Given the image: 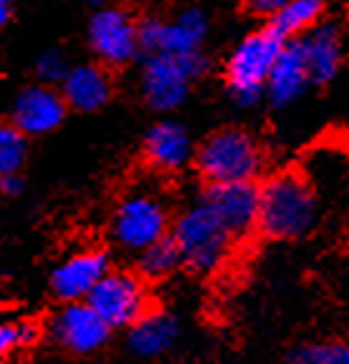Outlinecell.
<instances>
[{
    "mask_svg": "<svg viewBox=\"0 0 349 364\" xmlns=\"http://www.w3.org/2000/svg\"><path fill=\"white\" fill-rule=\"evenodd\" d=\"M170 230L167 205L152 190H132L119 205L112 218V233L117 243L127 250H142L144 245L165 238Z\"/></svg>",
    "mask_w": 349,
    "mask_h": 364,
    "instance_id": "cell-6",
    "label": "cell"
},
{
    "mask_svg": "<svg viewBox=\"0 0 349 364\" xmlns=\"http://www.w3.org/2000/svg\"><path fill=\"white\" fill-rule=\"evenodd\" d=\"M89 3H92V6H97V8H102L104 3H107V0H89Z\"/></svg>",
    "mask_w": 349,
    "mask_h": 364,
    "instance_id": "cell-28",
    "label": "cell"
},
{
    "mask_svg": "<svg viewBox=\"0 0 349 364\" xmlns=\"http://www.w3.org/2000/svg\"><path fill=\"white\" fill-rule=\"evenodd\" d=\"M198 170L213 182H253L264 167V149L243 129H220L203 142L195 154Z\"/></svg>",
    "mask_w": 349,
    "mask_h": 364,
    "instance_id": "cell-3",
    "label": "cell"
},
{
    "mask_svg": "<svg viewBox=\"0 0 349 364\" xmlns=\"http://www.w3.org/2000/svg\"><path fill=\"white\" fill-rule=\"evenodd\" d=\"M66 117V102L61 91L48 84H36L23 89L13 102V127L26 136H38L53 132Z\"/></svg>",
    "mask_w": 349,
    "mask_h": 364,
    "instance_id": "cell-12",
    "label": "cell"
},
{
    "mask_svg": "<svg viewBox=\"0 0 349 364\" xmlns=\"http://www.w3.org/2000/svg\"><path fill=\"white\" fill-rule=\"evenodd\" d=\"M144 159L157 172H178L193 159V139L178 122H160L144 136Z\"/></svg>",
    "mask_w": 349,
    "mask_h": 364,
    "instance_id": "cell-15",
    "label": "cell"
},
{
    "mask_svg": "<svg viewBox=\"0 0 349 364\" xmlns=\"http://www.w3.org/2000/svg\"><path fill=\"white\" fill-rule=\"evenodd\" d=\"M281 46L284 41L269 28L246 36L235 46L225 66V79H228L230 97L241 107H253L264 97L266 79H269V71L279 56Z\"/></svg>",
    "mask_w": 349,
    "mask_h": 364,
    "instance_id": "cell-4",
    "label": "cell"
},
{
    "mask_svg": "<svg viewBox=\"0 0 349 364\" xmlns=\"http://www.w3.org/2000/svg\"><path fill=\"white\" fill-rule=\"evenodd\" d=\"M28 142L13 124H0V175H13L23 167Z\"/></svg>",
    "mask_w": 349,
    "mask_h": 364,
    "instance_id": "cell-22",
    "label": "cell"
},
{
    "mask_svg": "<svg viewBox=\"0 0 349 364\" xmlns=\"http://www.w3.org/2000/svg\"><path fill=\"white\" fill-rule=\"evenodd\" d=\"M319 218L314 188L301 172H276L258 188V230L271 240L309 235Z\"/></svg>",
    "mask_w": 349,
    "mask_h": 364,
    "instance_id": "cell-1",
    "label": "cell"
},
{
    "mask_svg": "<svg viewBox=\"0 0 349 364\" xmlns=\"http://www.w3.org/2000/svg\"><path fill=\"white\" fill-rule=\"evenodd\" d=\"M289 0H248V6H251V11L261 13V16H271V13H276L281 6H286Z\"/></svg>",
    "mask_w": 349,
    "mask_h": 364,
    "instance_id": "cell-25",
    "label": "cell"
},
{
    "mask_svg": "<svg viewBox=\"0 0 349 364\" xmlns=\"http://www.w3.org/2000/svg\"><path fill=\"white\" fill-rule=\"evenodd\" d=\"M203 203L223 223L230 238H246L258 230L256 182H213L203 193Z\"/></svg>",
    "mask_w": 349,
    "mask_h": 364,
    "instance_id": "cell-10",
    "label": "cell"
},
{
    "mask_svg": "<svg viewBox=\"0 0 349 364\" xmlns=\"http://www.w3.org/2000/svg\"><path fill=\"white\" fill-rule=\"evenodd\" d=\"M23 190V180L13 172V175H0V193L3 195H18Z\"/></svg>",
    "mask_w": 349,
    "mask_h": 364,
    "instance_id": "cell-26",
    "label": "cell"
},
{
    "mask_svg": "<svg viewBox=\"0 0 349 364\" xmlns=\"http://www.w3.org/2000/svg\"><path fill=\"white\" fill-rule=\"evenodd\" d=\"M180 250L175 245V240L170 235L165 238L155 240V243L144 245L139 250V258H137V271L142 273V279L149 281H160L170 273H175L180 268Z\"/></svg>",
    "mask_w": 349,
    "mask_h": 364,
    "instance_id": "cell-20",
    "label": "cell"
},
{
    "mask_svg": "<svg viewBox=\"0 0 349 364\" xmlns=\"http://www.w3.org/2000/svg\"><path fill=\"white\" fill-rule=\"evenodd\" d=\"M89 43L102 63L124 66L139 51L137 21L124 8L102 6L89 23Z\"/></svg>",
    "mask_w": 349,
    "mask_h": 364,
    "instance_id": "cell-9",
    "label": "cell"
},
{
    "mask_svg": "<svg viewBox=\"0 0 349 364\" xmlns=\"http://www.w3.org/2000/svg\"><path fill=\"white\" fill-rule=\"evenodd\" d=\"M321 13H324V0H289L286 6L271 13L269 31L286 43L319 26Z\"/></svg>",
    "mask_w": 349,
    "mask_h": 364,
    "instance_id": "cell-19",
    "label": "cell"
},
{
    "mask_svg": "<svg viewBox=\"0 0 349 364\" xmlns=\"http://www.w3.org/2000/svg\"><path fill=\"white\" fill-rule=\"evenodd\" d=\"M139 48L147 53H167V56H193L200 53L208 36V16L200 8H185L175 21L147 18L137 23Z\"/></svg>",
    "mask_w": 349,
    "mask_h": 364,
    "instance_id": "cell-8",
    "label": "cell"
},
{
    "mask_svg": "<svg viewBox=\"0 0 349 364\" xmlns=\"http://www.w3.org/2000/svg\"><path fill=\"white\" fill-rule=\"evenodd\" d=\"M299 46H301L311 84H326L337 76L339 61H342V43L334 26H314L299 38Z\"/></svg>",
    "mask_w": 349,
    "mask_h": 364,
    "instance_id": "cell-17",
    "label": "cell"
},
{
    "mask_svg": "<svg viewBox=\"0 0 349 364\" xmlns=\"http://www.w3.org/2000/svg\"><path fill=\"white\" fill-rule=\"evenodd\" d=\"M112 326L89 306V301H69L51 318V336L74 354H92L102 349Z\"/></svg>",
    "mask_w": 349,
    "mask_h": 364,
    "instance_id": "cell-11",
    "label": "cell"
},
{
    "mask_svg": "<svg viewBox=\"0 0 349 364\" xmlns=\"http://www.w3.org/2000/svg\"><path fill=\"white\" fill-rule=\"evenodd\" d=\"M311 84L309 71H306V61H304L301 46L299 41H286L281 46L279 56H276L274 66L266 79V97L271 99L274 107H289L299 97H304L306 86Z\"/></svg>",
    "mask_w": 349,
    "mask_h": 364,
    "instance_id": "cell-14",
    "label": "cell"
},
{
    "mask_svg": "<svg viewBox=\"0 0 349 364\" xmlns=\"http://www.w3.org/2000/svg\"><path fill=\"white\" fill-rule=\"evenodd\" d=\"M13 13V0H0V31L6 28V23L11 21Z\"/></svg>",
    "mask_w": 349,
    "mask_h": 364,
    "instance_id": "cell-27",
    "label": "cell"
},
{
    "mask_svg": "<svg viewBox=\"0 0 349 364\" xmlns=\"http://www.w3.org/2000/svg\"><path fill=\"white\" fill-rule=\"evenodd\" d=\"M61 97L66 107H74L79 112H97L112 97V81L97 63L71 66L61 81Z\"/></svg>",
    "mask_w": 349,
    "mask_h": 364,
    "instance_id": "cell-16",
    "label": "cell"
},
{
    "mask_svg": "<svg viewBox=\"0 0 349 364\" xmlns=\"http://www.w3.org/2000/svg\"><path fill=\"white\" fill-rule=\"evenodd\" d=\"M86 301L109 326H132L144 311H149L147 286L132 271H112L102 276Z\"/></svg>",
    "mask_w": 349,
    "mask_h": 364,
    "instance_id": "cell-7",
    "label": "cell"
},
{
    "mask_svg": "<svg viewBox=\"0 0 349 364\" xmlns=\"http://www.w3.org/2000/svg\"><path fill=\"white\" fill-rule=\"evenodd\" d=\"M178 334H180V326L175 321V316H170L167 311H144L129 326L127 344H129V349L137 357L152 359L170 352L172 344L178 341Z\"/></svg>",
    "mask_w": 349,
    "mask_h": 364,
    "instance_id": "cell-18",
    "label": "cell"
},
{
    "mask_svg": "<svg viewBox=\"0 0 349 364\" xmlns=\"http://www.w3.org/2000/svg\"><path fill=\"white\" fill-rule=\"evenodd\" d=\"M109 271V256L99 248H84L61 263L51 276V289L63 301H86L94 286Z\"/></svg>",
    "mask_w": 349,
    "mask_h": 364,
    "instance_id": "cell-13",
    "label": "cell"
},
{
    "mask_svg": "<svg viewBox=\"0 0 349 364\" xmlns=\"http://www.w3.org/2000/svg\"><path fill=\"white\" fill-rule=\"evenodd\" d=\"M289 364H349L347 341H309L291 352Z\"/></svg>",
    "mask_w": 349,
    "mask_h": 364,
    "instance_id": "cell-21",
    "label": "cell"
},
{
    "mask_svg": "<svg viewBox=\"0 0 349 364\" xmlns=\"http://www.w3.org/2000/svg\"><path fill=\"white\" fill-rule=\"evenodd\" d=\"M170 238L178 245L180 261L198 273H213L220 268L233 248L230 233L203 200L175 220Z\"/></svg>",
    "mask_w": 349,
    "mask_h": 364,
    "instance_id": "cell-2",
    "label": "cell"
},
{
    "mask_svg": "<svg viewBox=\"0 0 349 364\" xmlns=\"http://www.w3.org/2000/svg\"><path fill=\"white\" fill-rule=\"evenodd\" d=\"M69 61H66V56H63L61 51H46L41 53L38 61H36V74H38L41 84H58V81H63V76H66V71H69Z\"/></svg>",
    "mask_w": 349,
    "mask_h": 364,
    "instance_id": "cell-24",
    "label": "cell"
},
{
    "mask_svg": "<svg viewBox=\"0 0 349 364\" xmlns=\"http://www.w3.org/2000/svg\"><path fill=\"white\" fill-rule=\"evenodd\" d=\"M208 61L203 53L193 56H167L149 53L142 68V94L157 112L178 109L188 99L190 84L205 71Z\"/></svg>",
    "mask_w": 349,
    "mask_h": 364,
    "instance_id": "cell-5",
    "label": "cell"
},
{
    "mask_svg": "<svg viewBox=\"0 0 349 364\" xmlns=\"http://www.w3.org/2000/svg\"><path fill=\"white\" fill-rule=\"evenodd\" d=\"M38 329L31 321H0V362L8 359L18 347L33 344Z\"/></svg>",
    "mask_w": 349,
    "mask_h": 364,
    "instance_id": "cell-23",
    "label": "cell"
}]
</instances>
